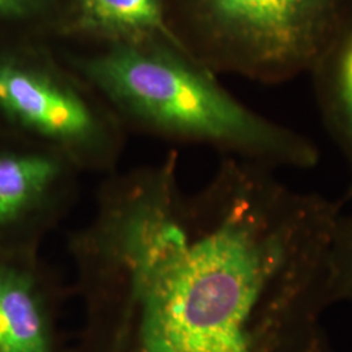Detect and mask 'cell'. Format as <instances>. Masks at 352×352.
<instances>
[{
  "mask_svg": "<svg viewBox=\"0 0 352 352\" xmlns=\"http://www.w3.org/2000/svg\"><path fill=\"white\" fill-rule=\"evenodd\" d=\"M340 206L232 157L196 192L176 151L104 176L68 239L82 352H329Z\"/></svg>",
  "mask_w": 352,
  "mask_h": 352,
  "instance_id": "obj_1",
  "label": "cell"
},
{
  "mask_svg": "<svg viewBox=\"0 0 352 352\" xmlns=\"http://www.w3.org/2000/svg\"><path fill=\"white\" fill-rule=\"evenodd\" d=\"M67 62L126 131L208 146L272 170H307L320 161L312 140L250 109L184 47L97 45Z\"/></svg>",
  "mask_w": 352,
  "mask_h": 352,
  "instance_id": "obj_2",
  "label": "cell"
},
{
  "mask_svg": "<svg viewBox=\"0 0 352 352\" xmlns=\"http://www.w3.org/2000/svg\"><path fill=\"white\" fill-rule=\"evenodd\" d=\"M184 49L214 74L279 84L312 65L352 0H164Z\"/></svg>",
  "mask_w": 352,
  "mask_h": 352,
  "instance_id": "obj_3",
  "label": "cell"
},
{
  "mask_svg": "<svg viewBox=\"0 0 352 352\" xmlns=\"http://www.w3.org/2000/svg\"><path fill=\"white\" fill-rule=\"evenodd\" d=\"M0 116L82 174L118 171L126 129L67 60L0 55Z\"/></svg>",
  "mask_w": 352,
  "mask_h": 352,
  "instance_id": "obj_4",
  "label": "cell"
},
{
  "mask_svg": "<svg viewBox=\"0 0 352 352\" xmlns=\"http://www.w3.org/2000/svg\"><path fill=\"white\" fill-rule=\"evenodd\" d=\"M82 173L52 151H0V234L21 232L30 245L72 210Z\"/></svg>",
  "mask_w": 352,
  "mask_h": 352,
  "instance_id": "obj_5",
  "label": "cell"
},
{
  "mask_svg": "<svg viewBox=\"0 0 352 352\" xmlns=\"http://www.w3.org/2000/svg\"><path fill=\"white\" fill-rule=\"evenodd\" d=\"M62 283L33 253L0 254V352H62Z\"/></svg>",
  "mask_w": 352,
  "mask_h": 352,
  "instance_id": "obj_6",
  "label": "cell"
},
{
  "mask_svg": "<svg viewBox=\"0 0 352 352\" xmlns=\"http://www.w3.org/2000/svg\"><path fill=\"white\" fill-rule=\"evenodd\" d=\"M58 37L94 45L167 43L184 47L170 26L164 0H62Z\"/></svg>",
  "mask_w": 352,
  "mask_h": 352,
  "instance_id": "obj_7",
  "label": "cell"
},
{
  "mask_svg": "<svg viewBox=\"0 0 352 352\" xmlns=\"http://www.w3.org/2000/svg\"><path fill=\"white\" fill-rule=\"evenodd\" d=\"M308 74L325 128L349 166L352 199V8Z\"/></svg>",
  "mask_w": 352,
  "mask_h": 352,
  "instance_id": "obj_8",
  "label": "cell"
},
{
  "mask_svg": "<svg viewBox=\"0 0 352 352\" xmlns=\"http://www.w3.org/2000/svg\"><path fill=\"white\" fill-rule=\"evenodd\" d=\"M329 296L336 302H352V214L340 212L329 252Z\"/></svg>",
  "mask_w": 352,
  "mask_h": 352,
  "instance_id": "obj_9",
  "label": "cell"
},
{
  "mask_svg": "<svg viewBox=\"0 0 352 352\" xmlns=\"http://www.w3.org/2000/svg\"><path fill=\"white\" fill-rule=\"evenodd\" d=\"M62 0H0V20L45 26L56 36Z\"/></svg>",
  "mask_w": 352,
  "mask_h": 352,
  "instance_id": "obj_10",
  "label": "cell"
}]
</instances>
